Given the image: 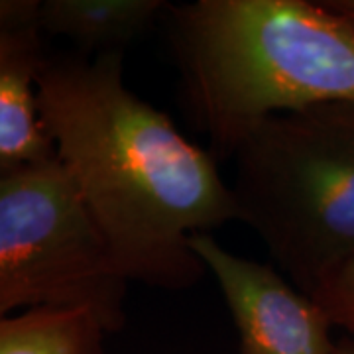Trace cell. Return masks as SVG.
Returning a JSON list of instances; mask_svg holds the SVG:
<instances>
[{
	"label": "cell",
	"instance_id": "1",
	"mask_svg": "<svg viewBox=\"0 0 354 354\" xmlns=\"http://www.w3.org/2000/svg\"><path fill=\"white\" fill-rule=\"evenodd\" d=\"M38 102L120 278L165 291L197 286L207 270L191 239L236 221L215 156L128 87L120 51L44 64Z\"/></svg>",
	"mask_w": 354,
	"mask_h": 354
},
{
	"label": "cell",
	"instance_id": "2",
	"mask_svg": "<svg viewBox=\"0 0 354 354\" xmlns=\"http://www.w3.org/2000/svg\"><path fill=\"white\" fill-rule=\"evenodd\" d=\"M167 18L183 106L216 160L270 116L354 102V24L327 2L197 0Z\"/></svg>",
	"mask_w": 354,
	"mask_h": 354
},
{
	"label": "cell",
	"instance_id": "3",
	"mask_svg": "<svg viewBox=\"0 0 354 354\" xmlns=\"http://www.w3.org/2000/svg\"><path fill=\"white\" fill-rule=\"evenodd\" d=\"M232 160L236 221L311 295L354 252V102L270 116Z\"/></svg>",
	"mask_w": 354,
	"mask_h": 354
},
{
	"label": "cell",
	"instance_id": "4",
	"mask_svg": "<svg viewBox=\"0 0 354 354\" xmlns=\"http://www.w3.org/2000/svg\"><path fill=\"white\" fill-rule=\"evenodd\" d=\"M127 288L57 158L0 176V317L87 309L113 333L127 323Z\"/></svg>",
	"mask_w": 354,
	"mask_h": 354
},
{
	"label": "cell",
	"instance_id": "5",
	"mask_svg": "<svg viewBox=\"0 0 354 354\" xmlns=\"http://www.w3.org/2000/svg\"><path fill=\"white\" fill-rule=\"evenodd\" d=\"M191 248L215 278L241 354H335L327 315L278 268L230 252L213 234H195Z\"/></svg>",
	"mask_w": 354,
	"mask_h": 354
},
{
	"label": "cell",
	"instance_id": "6",
	"mask_svg": "<svg viewBox=\"0 0 354 354\" xmlns=\"http://www.w3.org/2000/svg\"><path fill=\"white\" fill-rule=\"evenodd\" d=\"M36 18L0 32V176L55 160L38 102Z\"/></svg>",
	"mask_w": 354,
	"mask_h": 354
},
{
	"label": "cell",
	"instance_id": "7",
	"mask_svg": "<svg viewBox=\"0 0 354 354\" xmlns=\"http://www.w3.org/2000/svg\"><path fill=\"white\" fill-rule=\"evenodd\" d=\"M167 8L164 0H46L38 2L36 24L99 55L124 53Z\"/></svg>",
	"mask_w": 354,
	"mask_h": 354
},
{
	"label": "cell",
	"instance_id": "8",
	"mask_svg": "<svg viewBox=\"0 0 354 354\" xmlns=\"http://www.w3.org/2000/svg\"><path fill=\"white\" fill-rule=\"evenodd\" d=\"M104 333L87 309H32L0 317V354H102Z\"/></svg>",
	"mask_w": 354,
	"mask_h": 354
},
{
	"label": "cell",
	"instance_id": "9",
	"mask_svg": "<svg viewBox=\"0 0 354 354\" xmlns=\"http://www.w3.org/2000/svg\"><path fill=\"white\" fill-rule=\"evenodd\" d=\"M333 327L354 335V252L333 266L311 293Z\"/></svg>",
	"mask_w": 354,
	"mask_h": 354
},
{
	"label": "cell",
	"instance_id": "10",
	"mask_svg": "<svg viewBox=\"0 0 354 354\" xmlns=\"http://www.w3.org/2000/svg\"><path fill=\"white\" fill-rule=\"evenodd\" d=\"M38 2L30 0H0V32L6 28L36 18Z\"/></svg>",
	"mask_w": 354,
	"mask_h": 354
},
{
	"label": "cell",
	"instance_id": "11",
	"mask_svg": "<svg viewBox=\"0 0 354 354\" xmlns=\"http://www.w3.org/2000/svg\"><path fill=\"white\" fill-rule=\"evenodd\" d=\"M327 4L354 24V0H327Z\"/></svg>",
	"mask_w": 354,
	"mask_h": 354
},
{
	"label": "cell",
	"instance_id": "12",
	"mask_svg": "<svg viewBox=\"0 0 354 354\" xmlns=\"http://www.w3.org/2000/svg\"><path fill=\"white\" fill-rule=\"evenodd\" d=\"M335 354H354V342H342V344H337Z\"/></svg>",
	"mask_w": 354,
	"mask_h": 354
}]
</instances>
